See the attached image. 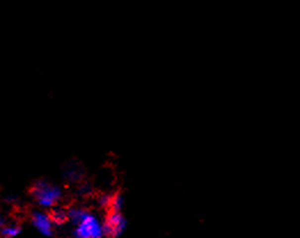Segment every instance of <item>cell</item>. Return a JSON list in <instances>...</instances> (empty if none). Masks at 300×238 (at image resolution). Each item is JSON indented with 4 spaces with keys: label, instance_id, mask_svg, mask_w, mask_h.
Wrapping results in <instances>:
<instances>
[{
    "label": "cell",
    "instance_id": "obj_1",
    "mask_svg": "<svg viewBox=\"0 0 300 238\" xmlns=\"http://www.w3.org/2000/svg\"><path fill=\"white\" fill-rule=\"evenodd\" d=\"M31 195L42 207L52 208L63 196V190L60 186L53 185L50 181L39 180L32 187Z\"/></svg>",
    "mask_w": 300,
    "mask_h": 238
},
{
    "label": "cell",
    "instance_id": "obj_2",
    "mask_svg": "<svg viewBox=\"0 0 300 238\" xmlns=\"http://www.w3.org/2000/svg\"><path fill=\"white\" fill-rule=\"evenodd\" d=\"M74 235L78 238H100L103 236V230L99 219L87 212L82 222L77 225Z\"/></svg>",
    "mask_w": 300,
    "mask_h": 238
},
{
    "label": "cell",
    "instance_id": "obj_3",
    "mask_svg": "<svg viewBox=\"0 0 300 238\" xmlns=\"http://www.w3.org/2000/svg\"><path fill=\"white\" fill-rule=\"evenodd\" d=\"M126 229V220L124 219L120 212L110 211L108 214L107 220L102 225V230H103V235L118 237L125 232Z\"/></svg>",
    "mask_w": 300,
    "mask_h": 238
},
{
    "label": "cell",
    "instance_id": "obj_4",
    "mask_svg": "<svg viewBox=\"0 0 300 238\" xmlns=\"http://www.w3.org/2000/svg\"><path fill=\"white\" fill-rule=\"evenodd\" d=\"M32 225L36 227V229L44 236H52L53 235V226L54 222L50 214L42 211H34L31 214Z\"/></svg>",
    "mask_w": 300,
    "mask_h": 238
},
{
    "label": "cell",
    "instance_id": "obj_5",
    "mask_svg": "<svg viewBox=\"0 0 300 238\" xmlns=\"http://www.w3.org/2000/svg\"><path fill=\"white\" fill-rule=\"evenodd\" d=\"M50 218H52L54 225L61 226L69 220L68 211H65L62 207H52V212H50Z\"/></svg>",
    "mask_w": 300,
    "mask_h": 238
},
{
    "label": "cell",
    "instance_id": "obj_6",
    "mask_svg": "<svg viewBox=\"0 0 300 238\" xmlns=\"http://www.w3.org/2000/svg\"><path fill=\"white\" fill-rule=\"evenodd\" d=\"M87 212L89 211L84 210L82 207H70L68 210L69 220H71L75 225H78L79 222H82V220L85 217Z\"/></svg>",
    "mask_w": 300,
    "mask_h": 238
},
{
    "label": "cell",
    "instance_id": "obj_7",
    "mask_svg": "<svg viewBox=\"0 0 300 238\" xmlns=\"http://www.w3.org/2000/svg\"><path fill=\"white\" fill-rule=\"evenodd\" d=\"M0 234H1L3 237H15L21 234V227L15 225L2 226L1 228H0Z\"/></svg>",
    "mask_w": 300,
    "mask_h": 238
},
{
    "label": "cell",
    "instance_id": "obj_8",
    "mask_svg": "<svg viewBox=\"0 0 300 238\" xmlns=\"http://www.w3.org/2000/svg\"><path fill=\"white\" fill-rule=\"evenodd\" d=\"M123 206H124V198L120 193H116V195L111 196V203H110L111 211L120 212Z\"/></svg>",
    "mask_w": 300,
    "mask_h": 238
},
{
    "label": "cell",
    "instance_id": "obj_9",
    "mask_svg": "<svg viewBox=\"0 0 300 238\" xmlns=\"http://www.w3.org/2000/svg\"><path fill=\"white\" fill-rule=\"evenodd\" d=\"M110 203H111V196L107 195V193H103L99 197V204L102 207H110Z\"/></svg>",
    "mask_w": 300,
    "mask_h": 238
},
{
    "label": "cell",
    "instance_id": "obj_10",
    "mask_svg": "<svg viewBox=\"0 0 300 238\" xmlns=\"http://www.w3.org/2000/svg\"><path fill=\"white\" fill-rule=\"evenodd\" d=\"M3 223H5V221H3V219L0 217V228H1V227L3 226Z\"/></svg>",
    "mask_w": 300,
    "mask_h": 238
}]
</instances>
